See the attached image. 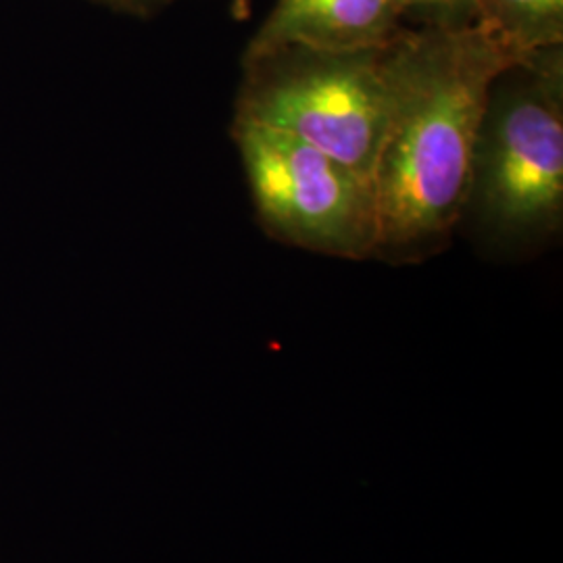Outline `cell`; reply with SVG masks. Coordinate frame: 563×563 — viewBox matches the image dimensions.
Listing matches in <instances>:
<instances>
[{
    "mask_svg": "<svg viewBox=\"0 0 563 563\" xmlns=\"http://www.w3.org/2000/svg\"><path fill=\"white\" fill-rule=\"evenodd\" d=\"M399 95L374 169L384 262H420L451 239L467 209L490 88L520 63L472 23H420L395 41Z\"/></svg>",
    "mask_w": 563,
    "mask_h": 563,
    "instance_id": "cell-1",
    "label": "cell"
},
{
    "mask_svg": "<svg viewBox=\"0 0 563 563\" xmlns=\"http://www.w3.org/2000/svg\"><path fill=\"white\" fill-rule=\"evenodd\" d=\"M88 2H92V4H97V7H102V9H109V11H115V13H123V15H125V7H123V2H121V0H88Z\"/></svg>",
    "mask_w": 563,
    "mask_h": 563,
    "instance_id": "cell-10",
    "label": "cell"
},
{
    "mask_svg": "<svg viewBox=\"0 0 563 563\" xmlns=\"http://www.w3.org/2000/svg\"><path fill=\"white\" fill-rule=\"evenodd\" d=\"M395 41L357 51L286 44L242 59L234 120L278 128L372 180L399 95Z\"/></svg>",
    "mask_w": 563,
    "mask_h": 563,
    "instance_id": "cell-2",
    "label": "cell"
},
{
    "mask_svg": "<svg viewBox=\"0 0 563 563\" xmlns=\"http://www.w3.org/2000/svg\"><path fill=\"white\" fill-rule=\"evenodd\" d=\"M253 11V0H230V13L236 21H246Z\"/></svg>",
    "mask_w": 563,
    "mask_h": 563,
    "instance_id": "cell-9",
    "label": "cell"
},
{
    "mask_svg": "<svg viewBox=\"0 0 563 563\" xmlns=\"http://www.w3.org/2000/svg\"><path fill=\"white\" fill-rule=\"evenodd\" d=\"M474 21L516 59L563 46V0H478Z\"/></svg>",
    "mask_w": 563,
    "mask_h": 563,
    "instance_id": "cell-6",
    "label": "cell"
},
{
    "mask_svg": "<svg viewBox=\"0 0 563 563\" xmlns=\"http://www.w3.org/2000/svg\"><path fill=\"white\" fill-rule=\"evenodd\" d=\"M478 0H402L405 15L420 23L460 25L476 18Z\"/></svg>",
    "mask_w": 563,
    "mask_h": 563,
    "instance_id": "cell-7",
    "label": "cell"
},
{
    "mask_svg": "<svg viewBox=\"0 0 563 563\" xmlns=\"http://www.w3.org/2000/svg\"><path fill=\"white\" fill-rule=\"evenodd\" d=\"M402 0H278L242 59L286 44L357 51L384 48L407 27Z\"/></svg>",
    "mask_w": 563,
    "mask_h": 563,
    "instance_id": "cell-5",
    "label": "cell"
},
{
    "mask_svg": "<svg viewBox=\"0 0 563 563\" xmlns=\"http://www.w3.org/2000/svg\"><path fill=\"white\" fill-rule=\"evenodd\" d=\"M504 241H539L563 216V46L544 48L490 88L465 213Z\"/></svg>",
    "mask_w": 563,
    "mask_h": 563,
    "instance_id": "cell-3",
    "label": "cell"
},
{
    "mask_svg": "<svg viewBox=\"0 0 563 563\" xmlns=\"http://www.w3.org/2000/svg\"><path fill=\"white\" fill-rule=\"evenodd\" d=\"M232 139L257 220L272 239L328 257H376L372 180L278 128L234 120Z\"/></svg>",
    "mask_w": 563,
    "mask_h": 563,
    "instance_id": "cell-4",
    "label": "cell"
},
{
    "mask_svg": "<svg viewBox=\"0 0 563 563\" xmlns=\"http://www.w3.org/2000/svg\"><path fill=\"white\" fill-rule=\"evenodd\" d=\"M121 2L125 7V15L148 20V18L162 13L163 9L176 4L178 0H121Z\"/></svg>",
    "mask_w": 563,
    "mask_h": 563,
    "instance_id": "cell-8",
    "label": "cell"
}]
</instances>
